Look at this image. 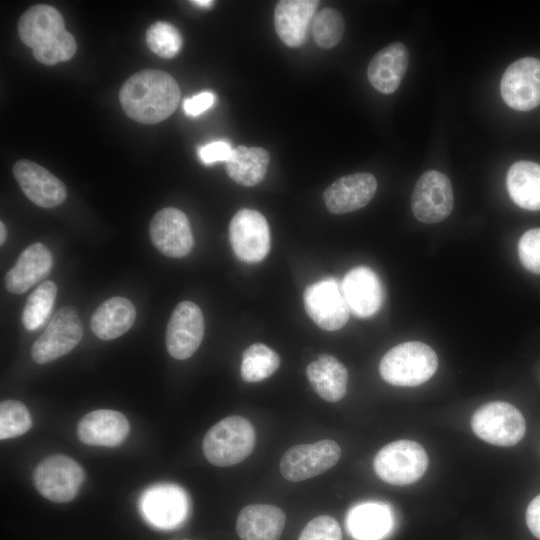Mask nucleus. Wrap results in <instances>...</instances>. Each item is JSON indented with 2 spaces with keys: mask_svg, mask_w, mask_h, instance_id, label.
<instances>
[{
  "mask_svg": "<svg viewBox=\"0 0 540 540\" xmlns=\"http://www.w3.org/2000/svg\"><path fill=\"white\" fill-rule=\"evenodd\" d=\"M518 256L526 270L540 274V228L530 229L521 236Z\"/></svg>",
  "mask_w": 540,
  "mask_h": 540,
  "instance_id": "nucleus-35",
  "label": "nucleus"
},
{
  "mask_svg": "<svg viewBox=\"0 0 540 540\" xmlns=\"http://www.w3.org/2000/svg\"><path fill=\"white\" fill-rule=\"evenodd\" d=\"M255 430L251 422L238 415L225 417L205 434L202 449L212 465L228 467L240 463L253 451Z\"/></svg>",
  "mask_w": 540,
  "mask_h": 540,
  "instance_id": "nucleus-4",
  "label": "nucleus"
},
{
  "mask_svg": "<svg viewBox=\"0 0 540 540\" xmlns=\"http://www.w3.org/2000/svg\"><path fill=\"white\" fill-rule=\"evenodd\" d=\"M183 540H189V539H183Z\"/></svg>",
  "mask_w": 540,
  "mask_h": 540,
  "instance_id": "nucleus-42",
  "label": "nucleus"
},
{
  "mask_svg": "<svg viewBox=\"0 0 540 540\" xmlns=\"http://www.w3.org/2000/svg\"><path fill=\"white\" fill-rule=\"evenodd\" d=\"M149 49L164 59L175 57L182 49V36L179 30L168 22L158 21L146 32Z\"/></svg>",
  "mask_w": 540,
  "mask_h": 540,
  "instance_id": "nucleus-33",
  "label": "nucleus"
},
{
  "mask_svg": "<svg viewBox=\"0 0 540 540\" xmlns=\"http://www.w3.org/2000/svg\"><path fill=\"white\" fill-rule=\"evenodd\" d=\"M83 336L82 322L75 307L58 310L44 332L31 347L32 359L38 364L54 361L69 353Z\"/></svg>",
  "mask_w": 540,
  "mask_h": 540,
  "instance_id": "nucleus-8",
  "label": "nucleus"
},
{
  "mask_svg": "<svg viewBox=\"0 0 540 540\" xmlns=\"http://www.w3.org/2000/svg\"><path fill=\"white\" fill-rule=\"evenodd\" d=\"M285 521V513L277 506L250 504L240 511L236 532L241 540H279Z\"/></svg>",
  "mask_w": 540,
  "mask_h": 540,
  "instance_id": "nucleus-22",
  "label": "nucleus"
},
{
  "mask_svg": "<svg viewBox=\"0 0 540 540\" xmlns=\"http://www.w3.org/2000/svg\"><path fill=\"white\" fill-rule=\"evenodd\" d=\"M350 311L359 318L373 316L382 306L384 292L378 275L367 266L352 268L341 282Z\"/></svg>",
  "mask_w": 540,
  "mask_h": 540,
  "instance_id": "nucleus-17",
  "label": "nucleus"
},
{
  "mask_svg": "<svg viewBox=\"0 0 540 540\" xmlns=\"http://www.w3.org/2000/svg\"><path fill=\"white\" fill-rule=\"evenodd\" d=\"M307 379L314 391L325 401L341 400L347 390L348 371L331 355H321L306 369Z\"/></svg>",
  "mask_w": 540,
  "mask_h": 540,
  "instance_id": "nucleus-25",
  "label": "nucleus"
},
{
  "mask_svg": "<svg viewBox=\"0 0 540 540\" xmlns=\"http://www.w3.org/2000/svg\"><path fill=\"white\" fill-rule=\"evenodd\" d=\"M136 310L130 300L112 297L104 301L93 313L90 326L102 340H112L126 333L134 324Z\"/></svg>",
  "mask_w": 540,
  "mask_h": 540,
  "instance_id": "nucleus-26",
  "label": "nucleus"
},
{
  "mask_svg": "<svg viewBox=\"0 0 540 540\" xmlns=\"http://www.w3.org/2000/svg\"><path fill=\"white\" fill-rule=\"evenodd\" d=\"M57 295V286L53 281L41 283L28 297L22 313V322L26 329L36 330L45 324L52 311Z\"/></svg>",
  "mask_w": 540,
  "mask_h": 540,
  "instance_id": "nucleus-31",
  "label": "nucleus"
},
{
  "mask_svg": "<svg viewBox=\"0 0 540 540\" xmlns=\"http://www.w3.org/2000/svg\"><path fill=\"white\" fill-rule=\"evenodd\" d=\"M500 92L512 109L529 111L540 105V60L525 57L516 60L503 73Z\"/></svg>",
  "mask_w": 540,
  "mask_h": 540,
  "instance_id": "nucleus-12",
  "label": "nucleus"
},
{
  "mask_svg": "<svg viewBox=\"0 0 540 540\" xmlns=\"http://www.w3.org/2000/svg\"><path fill=\"white\" fill-rule=\"evenodd\" d=\"M279 355L262 343L249 346L243 353L241 376L246 382H259L270 377L279 367Z\"/></svg>",
  "mask_w": 540,
  "mask_h": 540,
  "instance_id": "nucleus-30",
  "label": "nucleus"
},
{
  "mask_svg": "<svg viewBox=\"0 0 540 540\" xmlns=\"http://www.w3.org/2000/svg\"><path fill=\"white\" fill-rule=\"evenodd\" d=\"M471 427L483 441L502 447L517 444L526 432L522 413L504 401H492L479 407L472 416Z\"/></svg>",
  "mask_w": 540,
  "mask_h": 540,
  "instance_id": "nucleus-6",
  "label": "nucleus"
},
{
  "mask_svg": "<svg viewBox=\"0 0 540 540\" xmlns=\"http://www.w3.org/2000/svg\"><path fill=\"white\" fill-rule=\"evenodd\" d=\"M142 508L153 523L171 526L179 523L185 516L187 498L177 486L159 485L144 494Z\"/></svg>",
  "mask_w": 540,
  "mask_h": 540,
  "instance_id": "nucleus-24",
  "label": "nucleus"
},
{
  "mask_svg": "<svg viewBox=\"0 0 540 540\" xmlns=\"http://www.w3.org/2000/svg\"><path fill=\"white\" fill-rule=\"evenodd\" d=\"M319 3L316 0H281L276 4L275 31L285 45L291 48L303 45Z\"/></svg>",
  "mask_w": 540,
  "mask_h": 540,
  "instance_id": "nucleus-20",
  "label": "nucleus"
},
{
  "mask_svg": "<svg viewBox=\"0 0 540 540\" xmlns=\"http://www.w3.org/2000/svg\"><path fill=\"white\" fill-rule=\"evenodd\" d=\"M438 358L425 343H400L385 353L379 364L381 377L389 384L414 387L428 381L436 372Z\"/></svg>",
  "mask_w": 540,
  "mask_h": 540,
  "instance_id": "nucleus-3",
  "label": "nucleus"
},
{
  "mask_svg": "<svg viewBox=\"0 0 540 540\" xmlns=\"http://www.w3.org/2000/svg\"><path fill=\"white\" fill-rule=\"evenodd\" d=\"M454 196L449 178L436 170L424 172L417 180L411 209L417 220L426 224L443 221L453 210Z\"/></svg>",
  "mask_w": 540,
  "mask_h": 540,
  "instance_id": "nucleus-10",
  "label": "nucleus"
},
{
  "mask_svg": "<svg viewBox=\"0 0 540 540\" xmlns=\"http://www.w3.org/2000/svg\"><path fill=\"white\" fill-rule=\"evenodd\" d=\"M409 52L401 42H394L377 52L371 59L367 77L370 84L383 94L394 93L408 67Z\"/></svg>",
  "mask_w": 540,
  "mask_h": 540,
  "instance_id": "nucleus-21",
  "label": "nucleus"
},
{
  "mask_svg": "<svg viewBox=\"0 0 540 540\" xmlns=\"http://www.w3.org/2000/svg\"><path fill=\"white\" fill-rule=\"evenodd\" d=\"M180 87L167 72L145 69L130 76L122 85L119 100L132 120L156 124L168 118L180 103Z\"/></svg>",
  "mask_w": 540,
  "mask_h": 540,
  "instance_id": "nucleus-1",
  "label": "nucleus"
},
{
  "mask_svg": "<svg viewBox=\"0 0 540 540\" xmlns=\"http://www.w3.org/2000/svg\"><path fill=\"white\" fill-rule=\"evenodd\" d=\"M229 238L235 255L243 262L262 261L270 250L266 218L253 209H241L231 219Z\"/></svg>",
  "mask_w": 540,
  "mask_h": 540,
  "instance_id": "nucleus-11",
  "label": "nucleus"
},
{
  "mask_svg": "<svg viewBox=\"0 0 540 540\" xmlns=\"http://www.w3.org/2000/svg\"><path fill=\"white\" fill-rule=\"evenodd\" d=\"M18 34L34 58L45 65L67 61L77 50L62 14L50 5L38 4L25 11L18 21Z\"/></svg>",
  "mask_w": 540,
  "mask_h": 540,
  "instance_id": "nucleus-2",
  "label": "nucleus"
},
{
  "mask_svg": "<svg viewBox=\"0 0 540 540\" xmlns=\"http://www.w3.org/2000/svg\"><path fill=\"white\" fill-rule=\"evenodd\" d=\"M303 299L309 317L324 330H338L349 319V306L335 279H324L308 286Z\"/></svg>",
  "mask_w": 540,
  "mask_h": 540,
  "instance_id": "nucleus-13",
  "label": "nucleus"
},
{
  "mask_svg": "<svg viewBox=\"0 0 540 540\" xmlns=\"http://www.w3.org/2000/svg\"><path fill=\"white\" fill-rule=\"evenodd\" d=\"M190 2L203 8H209L214 4V1H211V0H195V1H190Z\"/></svg>",
  "mask_w": 540,
  "mask_h": 540,
  "instance_id": "nucleus-40",
  "label": "nucleus"
},
{
  "mask_svg": "<svg viewBox=\"0 0 540 540\" xmlns=\"http://www.w3.org/2000/svg\"><path fill=\"white\" fill-rule=\"evenodd\" d=\"M215 95L210 91H203L183 103V110L188 116H198L207 111L215 103Z\"/></svg>",
  "mask_w": 540,
  "mask_h": 540,
  "instance_id": "nucleus-38",
  "label": "nucleus"
},
{
  "mask_svg": "<svg viewBox=\"0 0 540 540\" xmlns=\"http://www.w3.org/2000/svg\"><path fill=\"white\" fill-rule=\"evenodd\" d=\"M13 175L23 193L40 207H56L66 198L64 183L33 161L26 159L17 161L13 166Z\"/></svg>",
  "mask_w": 540,
  "mask_h": 540,
  "instance_id": "nucleus-16",
  "label": "nucleus"
},
{
  "mask_svg": "<svg viewBox=\"0 0 540 540\" xmlns=\"http://www.w3.org/2000/svg\"><path fill=\"white\" fill-rule=\"evenodd\" d=\"M129 429V421L124 414L99 409L81 418L77 425V436L87 445L116 447L125 440Z\"/></svg>",
  "mask_w": 540,
  "mask_h": 540,
  "instance_id": "nucleus-19",
  "label": "nucleus"
},
{
  "mask_svg": "<svg viewBox=\"0 0 540 540\" xmlns=\"http://www.w3.org/2000/svg\"><path fill=\"white\" fill-rule=\"evenodd\" d=\"M6 240V228L3 222H0V243L4 244Z\"/></svg>",
  "mask_w": 540,
  "mask_h": 540,
  "instance_id": "nucleus-41",
  "label": "nucleus"
},
{
  "mask_svg": "<svg viewBox=\"0 0 540 540\" xmlns=\"http://www.w3.org/2000/svg\"><path fill=\"white\" fill-rule=\"evenodd\" d=\"M233 148L227 141L218 140L210 142L198 149V156L201 161L210 165L218 161H227L232 153Z\"/></svg>",
  "mask_w": 540,
  "mask_h": 540,
  "instance_id": "nucleus-37",
  "label": "nucleus"
},
{
  "mask_svg": "<svg viewBox=\"0 0 540 540\" xmlns=\"http://www.w3.org/2000/svg\"><path fill=\"white\" fill-rule=\"evenodd\" d=\"M149 233L153 245L168 257L181 258L192 249L190 223L177 208L166 207L158 211L151 220Z\"/></svg>",
  "mask_w": 540,
  "mask_h": 540,
  "instance_id": "nucleus-15",
  "label": "nucleus"
},
{
  "mask_svg": "<svg viewBox=\"0 0 540 540\" xmlns=\"http://www.w3.org/2000/svg\"><path fill=\"white\" fill-rule=\"evenodd\" d=\"M377 476L392 485H408L419 480L428 467V455L419 443L397 440L382 447L373 462Z\"/></svg>",
  "mask_w": 540,
  "mask_h": 540,
  "instance_id": "nucleus-5",
  "label": "nucleus"
},
{
  "mask_svg": "<svg viewBox=\"0 0 540 540\" xmlns=\"http://www.w3.org/2000/svg\"><path fill=\"white\" fill-rule=\"evenodd\" d=\"M526 523L530 532L540 540V494L527 507Z\"/></svg>",
  "mask_w": 540,
  "mask_h": 540,
  "instance_id": "nucleus-39",
  "label": "nucleus"
},
{
  "mask_svg": "<svg viewBox=\"0 0 540 540\" xmlns=\"http://www.w3.org/2000/svg\"><path fill=\"white\" fill-rule=\"evenodd\" d=\"M389 506L366 502L353 507L347 515V528L356 540H381L392 527Z\"/></svg>",
  "mask_w": 540,
  "mask_h": 540,
  "instance_id": "nucleus-27",
  "label": "nucleus"
},
{
  "mask_svg": "<svg viewBox=\"0 0 540 540\" xmlns=\"http://www.w3.org/2000/svg\"><path fill=\"white\" fill-rule=\"evenodd\" d=\"M52 265V255L45 245L41 243L30 245L7 272L6 289L15 294L26 292L50 272Z\"/></svg>",
  "mask_w": 540,
  "mask_h": 540,
  "instance_id": "nucleus-23",
  "label": "nucleus"
},
{
  "mask_svg": "<svg viewBox=\"0 0 540 540\" xmlns=\"http://www.w3.org/2000/svg\"><path fill=\"white\" fill-rule=\"evenodd\" d=\"M204 335V318L200 308L191 301L177 304L166 329V348L178 360L191 357Z\"/></svg>",
  "mask_w": 540,
  "mask_h": 540,
  "instance_id": "nucleus-14",
  "label": "nucleus"
},
{
  "mask_svg": "<svg viewBox=\"0 0 540 540\" xmlns=\"http://www.w3.org/2000/svg\"><path fill=\"white\" fill-rule=\"evenodd\" d=\"M341 457L339 445L330 439L289 448L280 460L282 476L291 482L315 477L333 466Z\"/></svg>",
  "mask_w": 540,
  "mask_h": 540,
  "instance_id": "nucleus-9",
  "label": "nucleus"
},
{
  "mask_svg": "<svg viewBox=\"0 0 540 540\" xmlns=\"http://www.w3.org/2000/svg\"><path fill=\"white\" fill-rule=\"evenodd\" d=\"M298 540H342V532L333 517L321 515L307 523Z\"/></svg>",
  "mask_w": 540,
  "mask_h": 540,
  "instance_id": "nucleus-36",
  "label": "nucleus"
},
{
  "mask_svg": "<svg viewBox=\"0 0 540 540\" xmlns=\"http://www.w3.org/2000/svg\"><path fill=\"white\" fill-rule=\"evenodd\" d=\"M269 161L270 156L265 149L240 145L233 148L226 161V171L237 184L251 187L263 180Z\"/></svg>",
  "mask_w": 540,
  "mask_h": 540,
  "instance_id": "nucleus-29",
  "label": "nucleus"
},
{
  "mask_svg": "<svg viewBox=\"0 0 540 540\" xmlns=\"http://www.w3.org/2000/svg\"><path fill=\"white\" fill-rule=\"evenodd\" d=\"M84 480L85 473L79 463L62 454L46 457L33 473L37 491L44 498L56 503L73 500Z\"/></svg>",
  "mask_w": 540,
  "mask_h": 540,
  "instance_id": "nucleus-7",
  "label": "nucleus"
},
{
  "mask_svg": "<svg viewBox=\"0 0 540 540\" xmlns=\"http://www.w3.org/2000/svg\"><path fill=\"white\" fill-rule=\"evenodd\" d=\"M506 185L513 202L529 211L540 210V164L518 161L507 172Z\"/></svg>",
  "mask_w": 540,
  "mask_h": 540,
  "instance_id": "nucleus-28",
  "label": "nucleus"
},
{
  "mask_svg": "<svg viewBox=\"0 0 540 540\" xmlns=\"http://www.w3.org/2000/svg\"><path fill=\"white\" fill-rule=\"evenodd\" d=\"M32 426L26 406L17 400H4L0 404V439H10L23 435Z\"/></svg>",
  "mask_w": 540,
  "mask_h": 540,
  "instance_id": "nucleus-34",
  "label": "nucleus"
},
{
  "mask_svg": "<svg viewBox=\"0 0 540 540\" xmlns=\"http://www.w3.org/2000/svg\"><path fill=\"white\" fill-rule=\"evenodd\" d=\"M345 23L341 13L331 7L316 13L312 25V36L315 43L324 49L335 47L342 39Z\"/></svg>",
  "mask_w": 540,
  "mask_h": 540,
  "instance_id": "nucleus-32",
  "label": "nucleus"
},
{
  "mask_svg": "<svg viewBox=\"0 0 540 540\" xmlns=\"http://www.w3.org/2000/svg\"><path fill=\"white\" fill-rule=\"evenodd\" d=\"M376 189L377 181L371 173H353L333 182L324 191L323 199L331 213L344 214L366 206Z\"/></svg>",
  "mask_w": 540,
  "mask_h": 540,
  "instance_id": "nucleus-18",
  "label": "nucleus"
}]
</instances>
